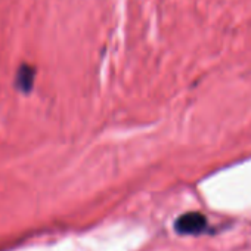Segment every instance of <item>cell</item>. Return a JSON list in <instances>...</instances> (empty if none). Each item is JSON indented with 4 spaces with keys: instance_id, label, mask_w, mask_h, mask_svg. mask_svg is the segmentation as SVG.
I'll use <instances>...</instances> for the list:
<instances>
[{
    "instance_id": "7a4b0ae2",
    "label": "cell",
    "mask_w": 251,
    "mask_h": 251,
    "mask_svg": "<svg viewBox=\"0 0 251 251\" xmlns=\"http://www.w3.org/2000/svg\"><path fill=\"white\" fill-rule=\"evenodd\" d=\"M34 77H36V70H34V67H31V65H28V64H23V65L18 68L15 84H17V87H18L21 92L28 93V92L33 89Z\"/></svg>"
},
{
    "instance_id": "6da1fadb",
    "label": "cell",
    "mask_w": 251,
    "mask_h": 251,
    "mask_svg": "<svg viewBox=\"0 0 251 251\" xmlns=\"http://www.w3.org/2000/svg\"><path fill=\"white\" fill-rule=\"evenodd\" d=\"M175 229L180 235H200L207 229V217L198 211L185 213L176 219Z\"/></svg>"
}]
</instances>
